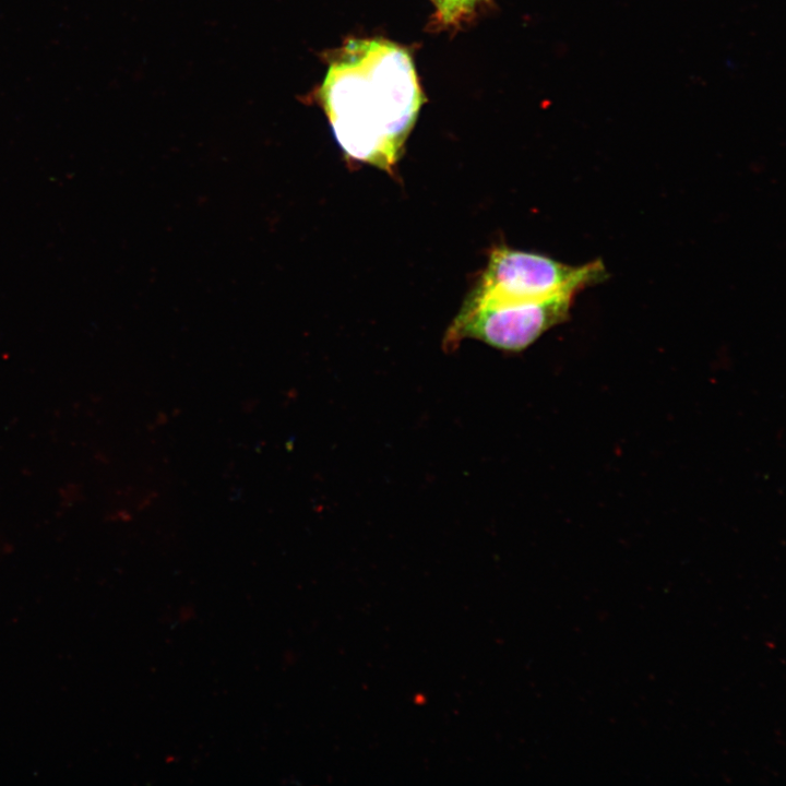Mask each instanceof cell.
<instances>
[{"mask_svg":"<svg viewBox=\"0 0 786 786\" xmlns=\"http://www.w3.org/2000/svg\"><path fill=\"white\" fill-rule=\"evenodd\" d=\"M321 97L345 156L392 174L425 100L409 52L383 39L348 41Z\"/></svg>","mask_w":786,"mask_h":786,"instance_id":"6da1fadb","label":"cell"},{"mask_svg":"<svg viewBox=\"0 0 786 786\" xmlns=\"http://www.w3.org/2000/svg\"><path fill=\"white\" fill-rule=\"evenodd\" d=\"M605 275L600 261L571 266L547 255L498 245L491 248L488 263L464 302H522L577 294Z\"/></svg>","mask_w":786,"mask_h":786,"instance_id":"7a4b0ae2","label":"cell"},{"mask_svg":"<svg viewBox=\"0 0 786 786\" xmlns=\"http://www.w3.org/2000/svg\"><path fill=\"white\" fill-rule=\"evenodd\" d=\"M576 294L507 303H466L449 325L442 340L444 352H453L464 340L480 341L496 349L519 353L546 331L568 320Z\"/></svg>","mask_w":786,"mask_h":786,"instance_id":"3957f363","label":"cell"},{"mask_svg":"<svg viewBox=\"0 0 786 786\" xmlns=\"http://www.w3.org/2000/svg\"><path fill=\"white\" fill-rule=\"evenodd\" d=\"M484 0H433L439 26H458L468 20Z\"/></svg>","mask_w":786,"mask_h":786,"instance_id":"277c9868","label":"cell"},{"mask_svg":"<svg viewBox=\"0 0 786 786\" xmlns=\"http://www.w3.org/2000/svg\"><path fill=\"white\" fill-rule=\"evenodd\" d=\"M431 1H433V0H431Z\"/></svg>","mask_w":786,"mask_h":786,"instance_id":"5b68a950","label":"cell"}]
</instances>
